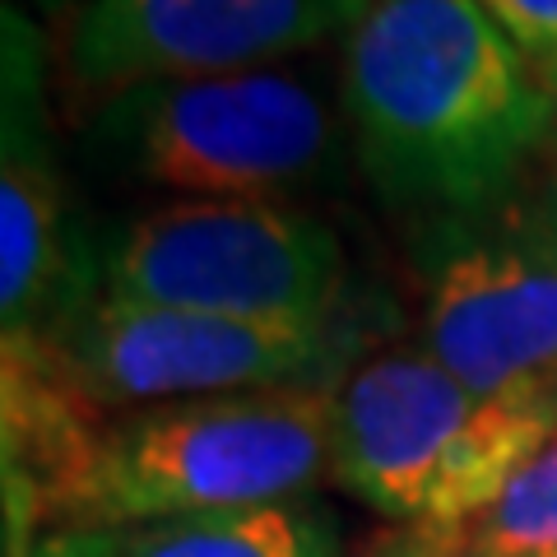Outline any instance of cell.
Listing matches in <instances>:
<instances>
[{
  "instance_id": "cell-1",
  "label": "cell",
  "mask_w": 557,
  "mask_h": 557,
  "mask_svg": "<svg viewBox=\"0 0 557 557\" xmlns=\"http://www.w3.org/2000/svg\"><path fill=\"white\" fill-rule=\"evenodd\" d=\"M344 108L381 196L446 219L507 200L557 116L474 0H372L344 38Z\"/></svg>"
},
{
  "instance_id": "cell-2",
  "label": "cell",
  "mask_w": 557,
  "mask_h": 557,
  "mask_svg": "<svg viewBox=\"0 0 557 557\" xmlns=\"http://www.w3.org/2000/svg\"><path fill=\"white\" fill-rule=\"evenodd\" d=\"M335 391L172 399L102 418L51 530H131L302 502L330 474Z\"/></svg>"
},
{
  "instance_id": "cell-3",
  "label": "cell",
  "mask_w": 557,
  "mask_h": 557,
  "mask_svg": "<svg viewBox=\"0 0 557 557\" xmlns=\"http://www.w3.org/2000/svg\"><path fill=\"white\" fill-rule=\"evenodd\" d=\"M557 423V399H487L423 344L381 348L335 386L330 479L405 530L474 520Z\"/></svg>"
},
{
  "instance_id": "cell-4",
  "label": "cell",
  "mask_w": 557,
  "mask_h": 557,
  "mask_svg": "<svg viewBox=\"0 0 557 557\" xmlns=\"http://www.w3.org/2000/svg\"><path fill=\"white\" fill-rule=\"evenodd\" d=\"M47 358L94 413H131L172 399L247 395L325 386L344 372L354 330L330 325H260L205 311L139 307L116 298H84L38 339Z\"/></svg>"
},
{
  "instance_id": "cell-5",
  "label": "cell",
  "mask_w": 557,
  "mask_h": 557,
  "mask_svg": "<svg viewBox=\"0 0 557 557\" xmlns=\"http://www.w3.org/2000/svg\"><path fill=\"white\" fill-rule=\"evenodd\" d=\"M348 265L339 237L274 200H186L135 219L102 265L116 302L260 325H330Z\"/></svg>"
},
{
  "instance_id": "cell-6",
  "label": "cell",
  "mask_w": 557,
  "mask_h": 557,
  "mask_svg": "<svg viewBox=\"0 0 557 557\" xmlns=\"http://www.w3.org/2000/svg\"><path fill=\"white\" fill-rule=\"evenodd\" d=\"M98 149L126 172L205 200H270L330 163L335 126L288 70L153 79L102 102Z\"/></svg>"
},
{
  "instance_id": "cell-7",
  "label": "cell",
  "mask_w": 557,
  "mask_h": 557,
  "mask_svg": "<svg viewBox=\"0 0 557 557\" xmlns=\"http://www.w3.org/2000/svg\"><path fill=\"white\" fill-rule=\"evenodd\" d=\"M418 335L487 399H557V190L428 233Z\"/></svg>"
},
{
  "instance_id": "cell-8",
  "label": "cell",
  "mask_w": 557,
  "mask_h": 557,
  "mask_svg": "<svg viewBox=\"0 0 557 557\" xmlns=\"http://www.w3.org/2000/svg\"><path fill=\"white\" fill-rule=\"evenodd\" d=\"M372 0H84L65 38L79 94L260 70L348 33Z\"/></svg>"
},
{
  "instance_id": "cell-9",
  "label": "cell",
  "mask_w": 557,
  "mask_h": 557,
  "mask_svg": "<svg viewBox=\"0 0 557 557\" xmlns=\"http://www.w3.org/2000/svg\"><path fill=\"white\" fill-rule=\"evenodd\" d=\"M98 284L70 274L61 182L38 131V42L5 14V135H0V330L5 344L38 339Z\"/></svg>"
},
{
  "instance_id": "cell-10",
  "label": "cell",
  "mask_w": 557,
  "mask_h": 557,
  "mask_svg": "<svg viewBox=\"0 0 557 557\" xmlns=\"http://www.w3.org/2000/svg\"><path fill=\"white\" fill-rule=\"evenodd\" d=\"M121 557H339L335 516L307 502L116 530Z\"/></svg>"
},
{
  "instance_id": "cell-11",
  "label": "cell",
  "mask_w": 557,
  "mask_h": 557,
  "mask_svg": "<svg viewBox=\"0 0 557 557\" xmlns=\"http://www.w3.org/2000/svg\"><path fill=\"white\" fill-rule=\"evenodd\" d=\"M450 534L479 557H557V423L511 483Z\"/></svg>"
},
{
  "instance_id": "cell-12",
  "label": "cell",
  "mask_w": 557,
  "mask_h": 557,
  "mask_svg": "<svg viewBox=\"0 0 557 557\" xmlns=\"http://www.w3.org/2000/svg\"><path fill=\"white\" fill-rule=\"evenodd\" d=\"M474 5L539 65V75H557V0H474Z\"/></svg>"
},
{
  "instance_id": "cell-13",
  "label": "cell",
  "mask_w": 557,
  "mask_h": 557,
  "mask_svg": "<svg viewBox=\"0 0 557 557\" xmlns=\"http://www.w3.org/2000/svg\"><path fill=\"white\" fill-rule=\"evenodd\" d=\"M358 557H479L469 544H460L456 534H442V530H405L395 525L386 534H376L362 544Z\"/></svg>"
},
{
  "instance_id": "cell-14",
  "label": "cell",
  "mask_w": 557,
  "mask_h": 557,
  "mask_svg": "<svg viewBox=\"0 0 557 557\" xmlns=\"http://www.w3.org/2000/svg\"><path fill=\"white\" fill-rule=\"evenodd\" d=\"M20 557H121L116 530H47L33 539V548Z\"/></svg>"
},
{
  "instance_id": "cell-15",
  "label": "cell",
  "mask_w": 557,
  "mask_h": 557,
  "mask_svg": "<svg viewBox=\"0 0 557 557\" xmlns=\"http://www.w3.org/2000/svg\"><path fill=\"white\" fill-rule=\"evenodd\" d=\"M548 89H553V112H557V75H548ZM553 135H557V116H553Z\"/></svg>"
},
{
  "instance_id": "cell-16",
  "label": "cell",
  "mask_w": 557,
  "mask_h": 557,
  "mask_svg": "<svg viewBox=\"0 0 557 557\" xmlns=\"http://www.w3.org/2000/svg\"><path fill=\"white\" fill-rule=\"evenodd\" d=\"M47 5H70V0H47Z\"/></svg>"
}]
</instances>
